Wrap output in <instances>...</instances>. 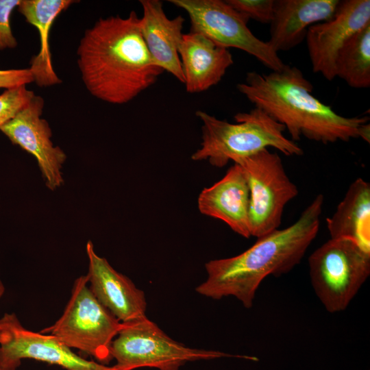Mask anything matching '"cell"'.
Returning <instances> with one entry per match:
<instances>
[{"mask_svg": "<svg viewBox=\"0 0 370 370\" xmlns=\"http://www.w3.org/2000/svg\"><path fill=\"white\" fill-rule=\"evenodd\" d=\"M82 82L95 97L124 104L153 85L164 71L153 61L135 11L101 18L85 30L77 49Z\"/></svg>", "mask_w": 370, "mask_h": 370, "instance_id": "1", "label": "cell"}, {"mask_svg": "<svg viewBox=\"0 0 370 370\" xmlns=\"http://www.w3.org/2000/svg\"><path fill=\"white\" fill-rule=\"evenodd\" d=\"M323 203V195H317L291 225L257 238L237 256L206 262L207 278L196 292L214 299L232 296L246 308H251L267 276H281L301 262L318 234Z\"/></svg>", "mask_w": 370, "mask_h": 370, "instance_id": "2", "label": "cell"}, {"mask_svg": "<svg viewBox=\"0 0 370 370\" xmlns=\"http://www.w3.org/2000/svg\"><path fill=\"white\" fill-rule=\"evenodd\" d=\"M254 107L281 123L293 142L304 137L325 145L359 138L367 116L346 117L336 113L312 94L313 86L295 66L284 64L269 73L248 72L236 85Z\"/></svg>", "mask_w": 370, "mask_h": 370, "instance_id": "3", "label": "cell"}, {"mask_svg": "<svg viewBox=\"0 0 370 370\" xmlns=\"http://www.w3.org/2000/svg\"><path fill=\"white\" fill-rule=\"evenodd\" d=\"M195 114L202 122V141L201 147L192 154L193 160H208L213 166L222 168L230 161L235 162L269 147L287 156L304 153L295 142L284 136L285 127L258 108L236 114V123L201 110Z\"/></svg>", "mask_w": 370, "mask_h": 370, "instance_id": "4", "label": "cell"}, {"mask_svg": "<svg viewBox=\"0 0 370 370\" xmlns=\"http://www.w3.org/2000/svg\"><path fill=\"white\" fill-rule=\"evenodd\" d=\"M110 354L116 360L114 367L119 370L143 367L180 370L187 362L228 357L258 360L255 356L187 347L169 336L147 316L122 323L112 343Z\"/></svg>", "mask_w": 370, "mask_h": 370, "instance_id": "5", "label": "cell"}, {"mask_svg": "<svg viewBox=\"0 0 370 370\" xmlns=\"http://www.w3.org/2000/svg\"><path fill=\"white\" fill-rule=\"evenodd\" d=\"M121 325L94 296L86 275L75 280L60 318L40 332L51 334L70 349H77L106 365L112 360L111 345Z\"/></svg>", "mask_w": 370, "mask_h": 370, "instance_id": "6", "label": "cell"}, {"mask_svg": "<svg viewBox=\"0 0 370 370\" xmlns=\"http://www.w3.org/2000/svg\"><path fill=\"white\" fill-rule=\"evenodd\" d=\"M314 291L331 313L345 310L370 275V252L355 242L330 238L310 254Z\"/></svg>", "mask_w": 370, "mask_h": 370, "instance_id": "7", "label": "cell"}, {"mask_svg": "<svg viewBox=\"0 0 370 370\" xmlns=\"http://www.w3.org/2000/svg\"><path fill=\"white\" fill-rule=\"evenodd\" d=\"M234 162L243 168L249 185L251 236L259 238L278 229L286 205L298 195L281 158L264 149Z\"/></svg>", "mask_w": 370, "mask_h": 370, "instance_id": "8", "label": "cell"}, {"mask_svg": "<svg viewBox=\"0 0 370 370\" xmlns=\"http://www.w3.org/2000/svg\"><path fill=\"white\" fill-rule=\"evenodd\" d=\"M183 9L190 22V32L199 33L222 47L236 48L256 58L271 71L284 63L267 41L257 38L247 26L249 18L221 0H170Z\"/></svg>", "mask_w": 370, "mask_h": 370, "instance_id": "9", "label": "cell"}, {"mask_svg": "<svg viewBox=\"0 0 370 370\" xmlns=\"http://www.w3.org/2000/svg\"><path fill=\"white\" fill-rule=\"evenodd\" d=\"M23 359L58 365L66 370H115L113 366L86 360L56 336L27 330L14 313L0 319V370H16Z\"/></svg>", "mask_w": 370, "mask_h": 370, "instance_id": "10", "label": "cell"}, {"mask_svg": "<svg viewBox=\"0 0 370 370\" xmlns=\"http://www.w3.org/2000/svg\"><path fill=\"white\" fill-rule=\"evenodd\" d=\"M43 108L42 97L34 95L0 130L36 158L46 186L53 190L64 183L61 169L66 156L51 140V130L41 117Z\"/></svg>", "mask_w": 370, "mask_h": 370, "instance_id": "11", "label": "cell"}, {"mask_svg": "<svg viewBox=\"0 0 370 370\" xmlns=\"http://www.w3.org/2000/svg\"><path fill=\"white\" fill-rule=\"evenodd\" d=\"M370 24L369 0H343L329 20L311 25L306 40L314 73L332 81L338 52L354 34Z\"/></svg>", "mask_w": 370, "mask_h": 370, "instance_id": "12", "label": "cell"}, {"mask_svg": "<svg viewBox=\"0 0 370 370\" xmlns=\"http://www.w3.org/2000/svg\"><path fill=\"white\" fill-rule=\"evenodd\" d=\"M89 288L97 299L120 322L126 323L146 316L144 292L126 275L116 271L96 254L92 243H86Z\"/></svg>", "mask_w": 370, "mask_h": 370, "instance_id": "13", "label": "cell"}, {"mask_svg": "<svg viewBox=\"0 0 370 370\" xmlns=\"http://www.w3.org/2000/svg\"><path fill=\"white\" fill-rule=\"evenodd\" d=\"M249 199L245 171L234 163L220 180L201 191L197 206L202 214L223 221L235 233L249 238Z\"/></svg>", "mask_w": 370, "mask_h": 370, "instance_id": "14", "label": "cell"}, {"mask_svg": "<svg viewBox=\"0 0 370 370\" xmlns=\"http://www.w3.org/2000/svg\"><path fill=\"white\" fill-rule=\"evenodd\" d=\"M140 3L143 10L140 18V32L153 61L184 83L178 53L184 35V17H167L160 0H141Z\"/></svg>", "mask_w": 370, "mask_h": 370, "instance_id": "15", "label": "cell"}, {"mask_svg": "<svg viewBox=\"0 0 370 370\" xmlns=\"http://www.w3.org/2000/svg\"><path fill=\"white\" fill-rule=\"evenodd\" d=\"M339 0H275L267 41L277 52L289 51L304 41L308 29L334 14Z\"/></svg>", "mask_w": 370, "mask_h": 370, "instance_id": "16", "label": "cell"}, {"mask_svg": "<svg viewBox=\"0 0 370 370\" xmlns=\"http://www.w3.org/2000/svg\"><path fill=\"white\" fill-rule=\"evenodd\" d=\"M178 53L184 84L190 93L203 92L217 85L234 63L228 49L199 33L184 34Z\"/></svg>", "mask_w": 370, "mask_h": 370, "instance_id": "17", "label": "cell"}, {"mask_svg": "<svg viewBox=\"0 0 370 370\" xmlns=\"http://www.w3.org/2000/svg\"><path fill=\"white\" fill-rule=\"evenodd\" d=\"M326 224L330 238L351 240L370 252V184L355 180Z\"/></svg>", "mask_w": 370, "mask_h": 370, "instance_id": "18", "label": "cell"}, {"mask_svg": "<svg viewBox=\"0 0 370 370\" xmlns=\"http://www.w3.org/2000/svg\"><path fill=\"white\" fill-rule=\"evenodd\" d=\"M75 2L73 0H21L16 8L26 21L34 26L40 34V49L39 53L32 58L29 68L34 82L40 87L62 82L52 65L49 36L55 19Z\"/></svg>", "mask_w": 370, "mask_h": 370, "instance_id": "19", "label": "cell"}, {"mask_svg": "<svg viewBox=\"0 0 370 370\" xmlns=\"http://www.w3.org/2000/svg\"><path fill=\"white\" fill-rule=\"evenodd\" d=\"M336 76L354 88L370 86V24L354 34L338 52Z\"/></svg>", "mask_w": 370, "mask_h": 370, "instance_id": "20", "label": "cell"}, {"mask_svg": "<svg viewBox=\"0 0 370 370\" xmlns=\"http://www.w3.org/2000/svg\"><path fill=\"white\" fill-rule=\"evenodd\" d=\"M35 95L26 86L6 89L0 95V127L12 119Z\"/></svg>", "mask_w": 370, "mask_h": 370, "instance_id": "21", "label": "cell"}, {"mask_svg": "<svg viewBox=\"0 0 370 370\" xmlns=\"http://www.w3.org/2000/svg\"><path fill=\"white\" fill-rule=\"evenodd\" d=\"M234 10L262 23H270L275 0H226Z\"/></svg>", "mask_w": 370, "mask_h": 370, "instance_id": "22", "label": "cell"}, {"mask_svg": "<svg viewBox=\"0 0 370 370\" xmlns=\"http://www.w3.org/2000/svg\"><path fill=\"white\" fill-rule=\"evenodd\" d=\"M21 0H0V50L14 49L17 40L14 36L10 18Z\"/></svg>", "mask_w": 370, "mask_h": 370, "instance_id": "23", "label": "cell"}, {"mask_svg": "<svg viewBox=\"0 0 370 370\" xmlns=\"http://www.w3.org/2000/svg\"><path fill=\"white\" fill-rule=\"evenodd\" d=\"M33 82L34 77L29 68L0 69V88H14Z\"/></svg>", "mask_w": 370, "mask_h": 370, "instance_id": "24", "label": "cell"}, {"mask_svg": "<svg viewBox=\"0 0 370 370\" xmlns=\"http://www.w3.org/2000/svg\"><path fill=\"white\" fill-rule=\"evenodd\" d=\"M359 138L369 143L370 142V123H366L361 125L359 130Z\"/></svg>", "mask_w": 370, "mask_h": 370, "instance_id": "25", "label": "cell"}, {"mask_svg": "<svg viewBox=\"0 0 370 370\" xmlns=\"http://www.w3.org/2000/svg\"><path fill=\"white\" fill-rule=\"evenodd\" d=\"M115 369H116V368H115ZM115 370H119V369H116Z\"/></svg>", "mask_w": 370, "mask_h": 370, "instance_id": "26", "label": "cell"}, {"mask_svg": "<svg viewBox=\"0 0 370 370\" xmlns=\"http://www.w3.org/2000/svg\"><path fill=\"white\" fill-rule=\"evenodd\" d=\"M0 298H1V295H0Z\"/></svg>", "mask_w": 370, "mask_h": 370, "instance_id": "27", "label": "cell"}]
</instances>
